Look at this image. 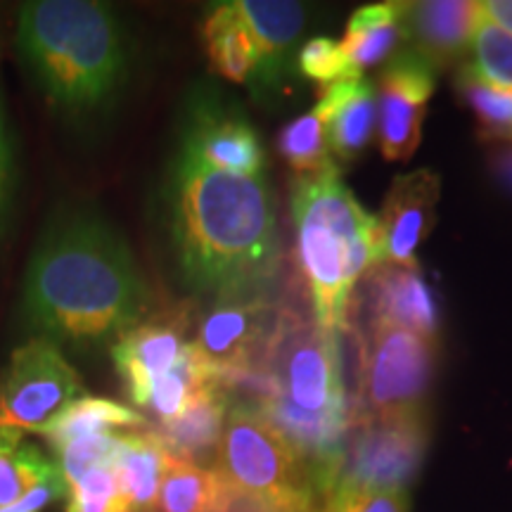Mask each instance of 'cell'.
Listing matches in <instances>:
<instances>
[{
    "label": "cell",
    "mask_w": 512,
    "mask_h": 512,
    "mask_svg": "<svg viewBox=\"0 0 512 512\" xmlns=\"http://www.w3.org/2000/svg\"><path fill=\"white\" fill-rule=\"evenodd\" d=\"M150 292L131 249L93 211H69L41 235L24 275L22 313L50 342H114L143 323Z\"/></svg>",
    "instance_id": "1"
},
{
    "label": "cell",
    "mask_w": 512,
    "mask_h": 512,
    "mask_svg": "<svg viewBox=\"0 0 512 512\" xmlns=\"http://www.w3.org/2000/svg\"><path fill=\"white\" fill-rule=\"evenodd\" d=\"M171 235L197 290L266 287L278 268V228L264 178L223 174L181 155L171 178Z\"/></svg>",
    "instance_id": "2"
},
{
    "label": "cell",
    "mask_w": 512,
    "mask_h": 512,
    "mask_svg": "<svg viewBox=\"0 0 512 512\" xmlns=\"http://www.w3.org/2000/svg\"><path fill=\"white\" fill-rule=\"evenodd\" d=\"M17 46L46 98L64 112H93L126 74V41L114 12L91 0H36L19 10Z\"/></svg>",
    "instance_id": "3"
},
{
    "label": "cell",
    "mask_w": 512,
    "mask_h": 512,
    "mask_svg": "<svg viewBox=\"0 0 512 512\" xmlns=\"http://www.w3.org/2000/svg\"><path fill=\"white\" fill-rule=\"evenodd\" d=\"M297 259L320 328H347L358 280L382 264L377 216H370L339 171L297 174L290 190Z\"/></svg>",
    "instance_id": "4"
},
{
    "label": "cell",
    "mask_w": 512,
    "mask_h": 512,
    "mask_svg": "<svg viewBox=\"0 0 512 512\" xmlns=\"http://www.w3.org/2000/svg\"><path fill=\"white\" fill-rule=\"evenodd\" d=\"M214 467L235 494L273 512H318L323 505L311 465L252 403L228 408Z\"/></svg>",
    "instance_id": "5"
},
{
    "label": "cell",
    "mask_w": 512,
    "mask_h": 512,
    "mask_svg": "<svg viewBox=\"0 0 512 512\" xmlns=\"http://www.w3.org/2000/svg\"><path fill=\"white\" fill-rule=\"evenodd\" d=\"M356 337L354 425L425 411L437 370L439 339L387 323H366Z\"/></svg>",
    "instance_id": "6"
},
{
    "label": "cell",
    "mask_w": 512,
    "mask_h": 512,
    "mask_svg": "<svg viewBox=\"0 0 512 512\" xmlns=\"http://www.w3.org/2000/svg\"><path fill=\"white\" fill-rule=\"evenodd\" d=\"M299 313L266 297V287L228 292L197 325L195 351L223 387L247 375H259L283 332Z\"/></svg>",
    "instance_id": "7"
},
{
    "label": "cell",
    "mask_w": 512,
    "mask_h": 512,
    "mask_svg": "<svg viewBox=\"0 0 512 512\" xmlns=\"http://www.w3.org/2000/svg\"><path fill=\"white\" fill-rule=\"evenodd\" d=\"M79 396L81 377L57 344L31 337L12 351L0 373V446L22 444L27 434H43Z\"/></svg>",
    "instance_id": "8"
},
{
    "label": "cell",
    "mask_w": 512,
    "mask_h": 512,
    "mask_svg": "<svg viewBox=\"0 0 512 512\" xmlns=\"http://www.w3.org/2000/svg\"><path fill=\"white\" fill-rule=\"evenodd\" d=\"M427 446V408L392 418L356 422L344 446L337 482L375 489H408L425 460Z\"/></svg>",
    "instance_id": "9"
},
{
    "label": "cell",
    "mask_w": 512,
    "mask_h": 512,
    "mask_svg": "<svg viewBox=\"0 0 512 512\" xmlns=\"http://www.w3.org/2000/svg\"><path fill=\"white\" fill-rule=\"evenodd\" d=\"M434 86L437 69L413 48L401 50L382 69L377 138L387 162H406L418 150Z\"/></svg>",
    "instance_id": "10"
},
{
    "label": "cell",
    "mask_w": 512,
    "mask_h": 512,
    "mask_svg": "<svg viewBox=\"0 0 512 512\" xmlns=\"http://www.w3.org/2000/svg\"><path fill=\"white\" fill-rule=\"evenodd\" d=\"M188 325L190 316L185 309L164 313L159 318L143 320L112 344V361L124 380L126 394L136 403V411L143 406L152 384L171 373L188 354L192 344Z\"/></svg>",
    "instance_id": "11"
},
{
    "label": "cell",
    "mask_w": 512,
    "mask_h": 512,
    "mask_svg": "<svg viewBox=\"0 0 512 512\" xmlns=\"http://www.w3.org/2000/svg\"><path fill=\"white\" fill-rule=\"evenodd\" d=\"M441 181L432 169H415L394 178L377 216L382 238V261L418 266V249L437 223Z\"/></svg>",
    "instance_id": "12"
},
{
    "label": "cell",
    "mask_w": 512,
    "mask_h": 512,
    "mask_svg": "<svg viewBox=\"0 0 512 512\" xmlns=\"http://www.w3.org/2000/svg\"><path fill=\"white\" fill-rule=\"evenodd\" d=\"M366 323H387L439 339V306L418 266L377 264L363 275Z\"/></svg>",
    "instance_id": "13"
},
{
    "label": "cell",
    "mask_w": 512,
    "mask_h": 512,
    "mask_svg": "<svg viewBox=\"0 0 512 512\" xmlns=\"http://www.w3.org/2000/svg\"><path fill=\"white\" fill-rule=\"evenodd\" d=\"M183 155L223 174L259 178L264 171V147L245 119L219 110L197 107L183 140Z\"/></svg>",
    "instance_id": "14"
},
{
    "label": "cell",
    "mask_w": 512,
    "mask_h": 512,
    "mask_svg": "<svg viewBox=\"0 0 512 512\" xmlns=\"http://www.w3.org/2000/svg\"><path fill=\"white\" fill-rule=\"evenodd\" d=\"M482 15V3L472 0L408 3L406 41H411L415 53L425 57L434 69L448 67L470 48Z\"/></svg>",
    "instance_id": "15"
},
{
    "label": "cell",
    "mask_w": 512,
    "mask_h": 512,
    "mask_svg": "<svg viewBox=\"0 0 512 512\" xmlns=\"http://www.w3.org/2000/svg\"><path fill=\"white\" fill-rule=\"evenodd\" d=\"M318 110L328 119L330 150L337 162H354L373 143L377 105L373 83L363 76H347L323 86Z\"/></svg>",
    "instance_id": "16"
},
{
    "label": "cell",
    "mask_w": 512,
    "mask_h": 512,
    "mask_svg": "<svg viewBox=\"0 0 512 512\" xmlns=\"http://www.w3.org/2000/svg\"><path fill=\"white\" fill-rule=\"evenodd\" d=\"M228 415V392L223 384L204 389L195 401L185 408L181 418L166 425L150 427L162 441L166 453L188 463L214 467L219 453L223 425Z\"/></svg>",
    "instance_id": "17"
},
{
    "label": "cell",
    "mask_w": 512,
    "mask_h": 512,
    "mask_svg": "<svg viewBox=\"0 0 512 512\" xmlns=\"http://www.w3.org/2000/svg\"><path fill=\"white\" fill-rule=\"evenodd\" d=\"M166 460L169 453L152 430L119 434L114 470L124 512H159V484Z\"/></svg>",
    "instance_id": "18"
},
{
    "label": "cell",
    "mask_w": 512,
    "mask_h": 512,
    "mask_svg": "<svg viewBox=\"0 0 512 512\" xmlns=\"http://www.w3.org/2000/svg\"><path fill=\"white\" fill-rule=\"evenodd\" d=\"M406 8L408 3H375L356 10L347 24L342 50L349 72H361L384 60H392L396 46L406 41Z\"/></svg>",
    "instance_id": "19"
},
{
    "label": "cell",
    "mask_w": 512,
    "mask_h": 512,
    "mask_svg": "<svg viewBox=\"0 0 512 512\" xmlns=\"http://www.w3.org/2000/svg\"><path fill=\"white\" fill-rule=\"evenodd\" d=\"M150 430V420L136 408L100 396H79L69 403L57 418L43 430L41 437L57 448L83 437H105V434Z\"/></svg>",
    "instance_id": "20"
},
{
    "label": "cell",
    "mask_w": 512,
    "mask_h": 512,
    "mask_svg": "<svg viewBox=\"0 0 512 512\" xmlns=\"http://www.w3.org/2000/svg\"><path fill=\"white\" fill-rule=\"evenodd\" d=\"M235 491L216 467L169 456L159 484V512H226Z\"/></svg>",
    "instance_id": "21"
},
{
    "label": "cell",
    "mask_w": 512,
    "mask_h": 512,
    "mask_svg": "<svg viewBox=\"0 0 512 512\" xmlns=\"http://www.w3.org/2000/svg\"><path fill=\"white\" fill-rule=\"evenodd\" d=\"M202 36L211 67L223 79L245 83L261 67L254 38L249 36L245 22L235 12L233 3H221L209 12L207 19H204Z\"/></svg>",
    "instance_id": "22"
},
{
    "label": "cell",
    "mask_w": 512,
    "mask_h": 512,
    "mask_svg": "<svg viewBox=\"0 0 512 512\" xmlns=\"http://www.w3.org/2000/svg\"><path fill=\"white\" fill-rule=\"evenodd\" d=\"M242 22L254 38L259 50L261 67L264 62L275 60L290 50V46L302 34L306 22V10L299 3H283V0H238L233 3Z\"/></svg>",
    "instance_id": "23"
},
{
    "label": "cell",
    "mask_w": 512,
    "mask_h": 512,
    "mask_svg": "<svg viewBox=\"0 0 512 512\" xmlns=\"http://www.w3.org/2000/svg\"><path fill=\"white\" fill-rule=\"evenodd\" d=\"M278 152L297 174L339 171L337 159L330 150L328 119L318 107L290 121L278 133Z\"/></svg>",
    "instance_id": "24"
},
{
    "label": "cell",
    "mask_w": 512,
    "mask_h": 512,
    "mask_svg": "<svg viewBox=\"0 0 512 512\" xmlns=\"http://www.w3.org/2000/svg\"><path fill=\"white\" fill-rule=\"evenodd\" d=\"M456 86L465 105L475 112L479 140L484 143L512 140V91L482 81L470 64L460 67Z\"/></svg>",
    "instance_id": "25"
},
{
    "label": "cell",
    "mask_w": 512,
    "mask_h": 512,
    "mask_svg": "<svg viewBox=\"0 0 512 512\" xmlns=\"http://www.w3.org/2000/svg\"><path fill=\"white\" fill-rule=\"evenodd\" d=\"M60 467L29 444L0 446V508L22 501L29 491L48 482Z\"/></svg>",
    "instance_id": "26"
},
{
    "label": "cell",
    "mask_w": 512,
    "mask_h": 512,
    "mask_svg": "<svg viewBox=\"0 0 512 512\" xmlns=\"http://www.w3.org/2000/svg\"><path fill=\"white\" fill-rule=\"evenodd\" d=\"M472 64L479 79L512 91V34L482 15L470 43Z\"/></svg>",
    "instance_id": "27"
},
{
    "label": "cell",
    "mask_w": 512,
    "mask_h": 512,
    "mask_svg": "<svg viewBox=\"0 0 512 512\" xmlns=\"http://www.w3.org/2000/svg\"><path fill=\"white\" fill-rule=\"evenodd\" d=\"M318 512H411V491L337 482Z\"/></svg>",
    "instance_id": "28"
},
{
    "label": "cell",
    "mask_w": 512,
    "mask_h": 512,
    "mask_svg": "<svg viewBox=\"0 0 512 512\" xmlns=\"http://www.w3.org/2000/svg\"><path fill=\"white\" fill-rule=\"evenodd\" d=\"M119 434H105V437H83L72 444L57 448V467H60L64 484H72L88 470L98 467L114 458Z\"/></svg>",
    "instance_id": "29"
},
{
    "label": "cell",
    "mask_w": 512,
    "mask_h": 512,
    "mask_svg": "<svg viewBox=\"0 0 512 512\" xmlns=\"http://www.w3.org/2000/svg\"><path fill=\"white\" fill-rule=\"evenodd\" d=\"M299 69L311 81L323 83V86H330V83L339 79L354 76L349 72L342 43L332 41L328 36H316L304 43V48L299 50Z\"/></svg>",
    "instance_id": "30"
},
{
    "label": "cell",
    "mask_w": 512,
    "mask_h": 512,
    "mask_svg": "<svg viewBox=\"0 0 512 512\" xmlns=\"http://www.w3.org/2000/svg\"><path fill=\"white\" fill-rule=\"evenodd\" d=\"M15 181V143H12V131L8 117H5V107L0 102V235H3L12 209Z\"/></svg>",
    "instance_id": "31"
},
{
    "label": "cell",
    "mask_w": 512,
    "mask_h": 512,
    "mask_svg": "<svg viewBox=\"0 0 512 512\" xmlns=\"http://www.w3.org/2000/svg\"><path fill=\"white\" fill-rule=\"evenodd\" d=\"M62 496H67V484H64L62 472H57L48 482L29 491L22 501L8 505V508H0V512H46L48 505Z\"/></svg>",
    "instance_id": "32"
},
{
    "label": "cell",
    "mask_w": 512,
    "mask_h": 512,
    "mask_svg": "<svg viewBox=\"0 0 512 512\" xmlns=\"http://www.w3.org/2000/svg\"><path fill=\"white\" fill-rule=\"evenodd\" d=\"M494 155H491V164H494L496 176L512 190V140L505 143H494Z\"/></svg>",
    "instance_id": "33"
},
{
    "label": "cell",
    "mask_w": 512,
    "mask_h": 512,
    "mask_svg": "<svg viewBox=\"0 0 512 512\" xmlns=\"http://www.w3.org/2000/svg\"><path fill=\"white\" fill-rule=\"evenodd\" d=\"M482 10L491 22L512 34V0H486L482 3Z\"/></svg>",
    "instance_id": "34"
}]
</instances>
